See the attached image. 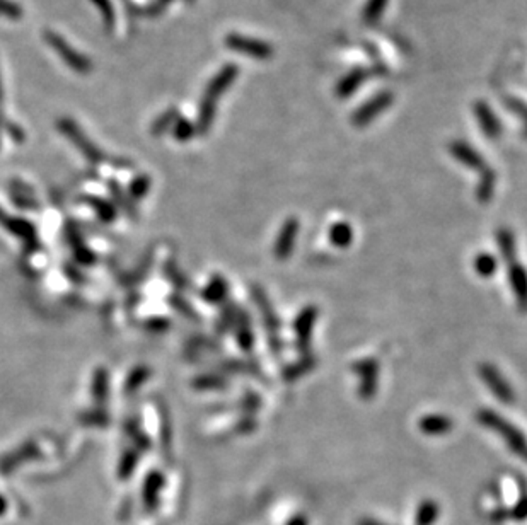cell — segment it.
Here are the masks:
<instances>
[{
  "mask_svg": "<svg viewBox=\"0 0 527 525\" xmlns=\"http://www.w3.org/2000/svg\"><path fill=\"white\" fill-rule=\"evenodd\" d=\"M238 73H239L238 65L227 64L212 77V80H210L208 86H206L205 94L200 102L197 131H200V133H206V131L210 130V127H212L213 123V118H215L219 98L232 86V82L235 80Z\"/></svg>",
  "mask_w": 527,
  "mask_h": 525,
  "instance_id": "cell-1",
  "label": "cell"
},
{
  "mask_svg": "<svg viewBox=\"0 0 527 525\" xmlns=\"http://www.w3.org/2000/svg\"><path fill=\"white\" fill-rule=\"evenodd\" d=\"M478 420H480V423L485 425L486 428L493 430L497 435L502 436L512 452L522 455L527 450V440L524 433H522L517 427H514L510 421H507L505 418L499 416L495 411L481 409L480 413H478Z\"/></svg>",
  "mask_w": 527,
  "mask_h": 525,
  "instance_id": "cell-2",
  "label": "cell"
},
{
  "mask_svg": "<svg viewBox=\"0 0 527 525\" xmlns=\"http://www.w3.org/2000/svg\"><path fill=\"white\" fill-rule=\"evenodd\" d=\"M43 38H45L48 46H50L51 50H53L55 53L64 60V64L72 68L73 72L80 73V75H87V73L94 68V65H92L89 58H87L84 53H80V51L73 50L72 45H70L67 39L62 38L58 33L46 29Z\"/></svg>",
  "mask_w": 527,
  "mask_h": 525,
  "instance_id": "cell-3",
  "label": "cell"
},
{
  "mask_svg": "<svg viewBox=\"0 0 527 525\" xmlns=\"http://www.w3.org/2000/svg\"><path fill=\"white\" fill-rule=\"evenodd\" d=\"M57 128L60 133H64L65 137H67L69 140L72 142L73 145H75L77 149L84 154V156H86V159L91 160V163L98 164L105 160V154H102L101 150H99L98 147H96L94 143L86 137V133L80 130V127L75 123V121L70 118H60L57 121Z\"/></svg>",
  "mask_w": 527,
  "mask_h": 525,
  "instance_id": "cell-4",
  "label": "cell"
},
{
  "mask_svg": "<svg viewBox=\"0 0 527 525\" xmlns=\"http://www.w3.org/2000/svg\"><path fill=\"white\" fill-rule=\"evenodd\" d=\"M224 43H226V46L229 50L249 55V57L258 58V60H267V58H270L274 55V48H271V45H268V43L256 38H249V36L235 35V33L226 36Z\"/></svg>",
  "mask_w": 527,
  "mask_h": 525,
  "instance_id": "cell-5",
  "label": "cell"
},
{
  "mask_svg": "<svg viewBox=\"0 0 527 525\" xmlns=\"http://www.w3.org/2000/svg\"><path fill=\"white\" fill-rule=\"evenodd\" d=\"M480 377L500 401H503L505 405L514 403V391H512L510 384H508L507 379L500 374V370L495 365H492V363H483V365H480Z\"/></svg>",
  "mask_w": 527,
  "mask_h": 525,
  "instance_id": "cell-6",
  "label": "cell"
},
{
  "mask_svg": "<svg viewBox=\"0 0 527 525\" xmlns=\"http://www.w3.org/2000/svg\"><path fill=\"white\" fill-rule=\"evenodd\" d=\"M353 370L357 372L360 379L359 392L364 399L372 398L377 389V377H379V363L374 358L360 360L359 363L353 365Z\"/></svg>",
  "mask_w": 527,
  "mask_h": 525,
  "instance_id": "cell-7",
  "label": "cell"
},
{
  "mask_svg": "<svg viewBox=\"0 0 527 525\" xmlns=\"http://www.w3.org/2000/svg\"><path fill=\"white\" fill-rule=\"evenodd\" d=\"M316 319H318V309L309 306L305 307L301 314H298V317L296 319V324H294V329H296L297 348L304 355L309 351V343H311L312 328H314L316 324Z\"/></svg>",
  "mask_w": 527,
  "mask_h": 525,
  "instance_id": "cell-8",
  "label": "cell"
},
{
  "mask_svg": "<svg viewBox=\"0 0 527 525\" xmlns=\"http://www.w3.org/2000/svg\"><path fill=\"white\" fill-rule=\"evenodd\" d=\"M391 102H393V95H391V93H381L374 95L370 101L357 109V113L353 115V123H355L357 127H364V125L370 123V121L377 118L384 109L389 108Z\"/></svg>",
  "mask_w": 527,
  "mask_h": 525,
  "instance_id": "cell-9",
  "label": "cell"
},
{
  "mask_svg": "<svg viewBox=\"0 0 527 525\" xmlns=\"http://www.w3.org/2000/svg\"><path fill=\"white\" fill-rule=\"evenodd\" d=\"M254 299H256L258 304H260V311L265 317V326H267L268 334H270L271 350H274V353H278L280 348H282V341H280L278 338V329H280L278 317H276V314L274 312V309H271V306L268 304L267 297H265V293L261 292V290L254 288Z\"/></svg>",
  "mask_w": 527,
  "mask_h": 525,
  "instance_id": "cell-10",
  "label": "cell"
},
{
  "mask_svg": "<svg viewBox=\"0 0 527 525\" xmlns=\"http://www.w3.org/2000/svg\"><path fill=\"white\" fill-rule=\"evenodd\" d=\"M298 234V220L289 219L280 229L275 242V256L278 259H287L294 252Z\"/></svg>",
  "mask_w": 527,
  "mask_h": 525,
  "instance_id": "cell-11",
  "label": "cell"
},
{
  "mask_svg": "<svg viewBox=\"0 0 527 525\" xmlns=\"http://www.w3.org/2000/svg\"><path fill=\"white\" fill-rule=\"evenodd\" d=\"M508 284L512 286L519 309L527 312V271L519 263L508 264Z\"/></svg>",
  "mask_w": 527,
  "mask_h": 525,
  "instance_id": "cell-12",
  "label": "cell"
},
{
  "mask_svg": "<svg viewBox=\"0 0 527 525\" xmlns=\"http://www.w3.org/2000/svg\"><path fill=\"white\" fill-rule=\"evenodd\" d=\"M451 154L454 156V159H458L459 163L464 164V166L474 169V171L485 172L486 169H490L488 166H486V163L483 160L480 154H478L473 147H470L464 142L451 143Z\"/></svg>",
  "mask_w": 527,
  "mask_h": 525,
  "instance_id": "cell-13",
  "label": "cell"
},
{
  "mask_svg": "<svg viewBox=\"0 0 527 525\" xmlns=\"http://www.w3.org/2000/svg\"><path fill=\"white\" fill-rule=\"evenodd\" d=\"M474 113H476L478 123H480L483 133L490 138H497L500 135V123L495 118L493 111L490 109V106H486L483 101H478L474 104Z\"/></svg>",
  "mask_w": 527,
  "mask_h": 525,
  "instance_id": "cell-14",
  "label": "cell"
},
{
  "mask_svg": "<svg viewBox=\"0 0 527 525\" xmlns=\"http://www.w3.org/2000/svg\"><path fill=\"white\" fill-rule=\"evenodd\" d=\"M420 430L427 435H444L452 430V420L442 414H429L420 420Z\"/></svg>",
  "mask_w": 527,
  "mask_h": 525,
  "instance_id": "cell-15",
  "label": "cell"
},
{
  "mask_svg": "<svg viewBox=\"0 0 527 525\" xmlns=\"http://www.w3.org/2000/svg\"><path fill=\"white\" fill-rule=\"evenodd\" d=\"M440 515V508L436 501L425 500L418 506L415 515V525H434Z\"/></svg>",
  "mask_w": 527,
  "mask_h": 525,
  "instance_id": "cell-16",
  "label": "cell"
},
{
  "mask_svg": "<svg viewBox=\"0 0 527 525\" xmlns=\"http://www.w3.org/2000/svg\"><path fill=\"white\" fill-rule=\"evenodd\" d=\"M178 118H179L178 109L169 108L168 111H164L162 115L157 116V120L152 123L150 131H152V135L159 137V135L166 133L168 130H172V127H175V123L178 121Z\"/></svg>",
  "mask_w": 527,
  "mask_h": 525,
  "instance_id": "cell-17",
  "label": "cell"
},
{
  "mask_svg": "<svg viewBox=\"0 0 527 525\" xmlns=\"http://www.w3.org/2000/svg\"><path fill=\"white\" fill-rule=\"evenodd\" d=\"M352 239H353V230L348 223L345 222L334 223V225L330 229V241L333 242L334 246H338V248H346V246L352 242Z\"/></svg>",
  "mask_w": 527,
  "mask_h": 525,
  "instance_id": "cell-18",
  "label": "cell"
},
{
  "mask_svg": "<svg viewBox=\"0 0 527 525\" xmlns=\"http://www.w3.org/2000/svg\"><path fill=\"white\" fill-rule=\"evenodd\" d=\"M366 77H367V73L364 71H355V72L348 73V75H346L345 79L341 80L340 84H338L337 94L340 95V98H346V95L353 94L357 91V87L360 86V82H362Z\"/></svg>",
  "mask_w": 527,
  "mask_h": 525,
  "instance_id": "cell-19",
  "label": "cell"
},
{
  "mask_svg": "<svg viewBox=\"0 0 527 525\" xmlns=\"http://www.w3.org/2000/svg\"><path fill=\"white\" fill-rule=\"evenodd\" d=\"M497 244H499L500 252L508 263H514L515 259V239L512 236L510 230L502 229L497 234Z\"/></svg>",
  "mask_w": 527,
  "mask_h": 525,
  "instance_id": "cell-20",
  "label": "cell"
},
{
  "mask_svg": "<svg viewBox=\"0 0 527 525\" xmlns=\"http://www.w3.org/2000/svg\"><path fill=\"white\" fill-rule=\"evenodd\" d=\"M493 191H495V174H493L490 169H486L485 172H481L480 185H478L476 190L478 200H480L481 203H486V201L492 200Z\"/></svg>",
  "mask_w": 527,
  "mask_h": 525,
  "instance_id": "cell-21",
  "label": "cell"
},
{
  "mask_svg": "<svg viewBox=\"0 0 527 525\" xmlns=\"http://www.w3.org/2000/svg\"><path fill=\"white\" fill-rule=\"evenodd\" d=\"M386 6H388V0H368L366 9H364L362 12L364 23L367 24L377 23L379 17H381L382 12L386 10Z\"/></svg>",
  "mask_w": 527,
  "mask_h": 525,
  "instance_id": "cell-22",
  "label": "cell"
},
{
  "mask_svg": "<svg viewBox=\"0 0 527 525\" xmlns=\"http://www.w3.org/2000/svg\"><path fill=\"white\" fill-rule=\"evenodd\" d=\"M98 10L101 12L102 21H105V26L108 29H113V26L116 23V14H115V7H113L111 0H91Z\"/></svg>",
  "mask_w": 527,
  "mask_h": 525,
  "instance_id": "cell-23",
  "label": "cell"
},
{
  "mask_svg": "<svg viewBox=\"0 0 527 525\" xmlns=\"http://www.w3.org/2000/svg\"><path fill=\"white\" fill-rule=\"evenodd\" d=\"M474 270L481 277H492L497 270V259L492 255H480L474 259Z\"/></svg>",
  "mask_w": 527,
  "mask_h": 525,
  "instance_id": "cell-24",
  "label": "cell"
},
{
  "mask_svg": "<svg viewBox=\"0 0 527 525\" xmlns=\"http://www.w3.org/2000/svg\"><path fill=\"white\" fill-rule=\"evenodd\" d=\"M195 131H197V127H195L191 121L181 118V116H179L178 121L175 123V127H172V133H175V137L178 138L179 142L190 140L195 135Z\"/></svg>",
  "mask_w": 527,
  "mask_h": 525,
  "instance_id": "cell-25",
  "label": "cell"
},
{
  "mask_svg": "<svg viewBox=\"0 0 527 525\" xmlns=\"http://www.w3.org/2000/svg\"><path fill=\"white\" fill-rule=\"evenodd\" d=\"M312 367H314V358H311V360L302 358V360H298L297 363H294V365L287 367L283 377H285L287 380H296L297 377H301L302 374H305L307 370H311Z\"/></svg>",
  "mask_w": 527,
  "mask_h": 525,
  "instance_id": "cell-26",
  "label": "cell"
},
{
  "mask_svg": "<svg viewBox=\"0 0 527 525\" xmlns=\"http://www.w3.org/2000/svg\"><path fill=\"white\" fill-rule=\"evenodd\" d=\"M226 282L222 278H215V280L210 284L208 288L205 290V299L210 300V302H217V300L222 299L226 295Z\"/></svg>",
  "mask_w": 527,
  "mask_h": 525,
  "instance_id": "cell-27",
  "label": "cell"
},
{
  "mask_svg": "<svg viewBox=\"0 0 527 525\" xmlns=\"http://www.w3.org/2000/svg\"><path fill=\"white\" fill-rule=\"evenodd\" d=\"M0 16H6L9 19H19L23 16V9L12 0H0Z\"/></svg>",
  "mask_w": 527,
  "mask_h": 525,
  "instance_id": "cell-28",
  "label": "cell"
},
{
  "mask_svg": "<svg viewBox=\"0 0 527 525\" xmlns=\"http://www.w3.org/2000/svg\"><path fill=\"white\" fill-rule=\"evenodd\" d=\"M0 128H2V130H6L7 133L10 135V137H12V138H16V140L19 142V143L23 142L24 138H26L24 131L21 130V128L17 127V125H14L12 121H9V120H7L6 116L2 115V113H0Z\"/></svg>",
  "mask_w": 527,
  "mask_h": 525,
  "instance_id": "cell-29",
  "label": "cell"
},
{
  "mask_svg": "<svg viewBox=\"0 0 527 525\" xmlns=\"http://www.w3.org/2000/svg\"><path fill=\"white\" fill-rule=\"evenodd\" d=\"M149 188H150L149 176H139V178L132 183V194H134L135 198H140L149 191Z\"/></svg>",
  "mask_w": 527,
  "mask_h": 525,
  "instance_id": "cell-30",
  "label": "cell"
},
{
  "mask_svg": "<svg viewBox=\"0 0 527 525\" xmlns=\"http://www.w3.org/2000/svg\"><path fill=\"white\" fill-rule=\"evenodd\" d=\"M87 201H89L91 205H94V207L99 208V215L102 217V219H111L113 217V207L109 203H106V201L102 200H98V198H87Z\"/></svg>",
  "mask_w": 527,
  "mask_h": 525,
  "instance_id": "cell-31",
  "label": "cell"
},
{
  "mask_svg": "<svg viewBox=\"0 0 527 525\" xmlns=\"http://www.w3.org/2000/svg\"><path fill=\"white\" fill-rule=\"evenodd\" d=\"M512 517L517 520L527 519V497L522 498V500L519 501V505L512 510Z\"/></svg>",
  "mask_w": 527,
  "mask_h": 525,
  "instance_id": "cell-32",
  "label": "cell"
},
{
  "mask_svg": "<svg viewBox=\"0 0 527 525\" xmlns=\"http://www.w3.org/2000/svg\"><path fill=\"white\" fill-rule=\"evenodd\" d=\"M169 2H171V0H157V2H154L152 7L147 10V14H150V16H157V14L164 10V7L168 6Z\"/></svg>",
  "mask_w": 527,
  "mask_h": 525,
  "instance_id": "cell-33",
  "label": "cell"
},
{
  "mask_svg": "<svg viewBox=\"0 0 527 525\" xmlns=\"http://www.w3.org/2000/svg\"><path fill=\"white\" fill-rule=\"evenodd\" d=\"M287 525H307V520H305L304 515H297V517H294V519L290 520V522Z\"/></svg>",
  "mask_w": 527,
  "mask_h": 525,
  "instance_id": "cell-34",
  "label": "cell"
},
{
  "mask_svg": "<svg viewBox=\"0 0 527 525\" xmlns=\"http://www.w3.org/2000/svg\"><path fill=\"white\" fill-rule=\"evenodd\" d=\"M359 525H384V524L377 522V520H372V519H362L359 522Z\"/></svg>",
  "mask_w": 527,
  "mask_h": 525,
  "instance_id": "cell-35",
  "label": "cell"
},
{
  "mask_svg": "<svg viewBox=\"0 0 527 525\" xmlns=\"http://www.w3.org/2000/svg\"><path fill=\"white\" fill-rule=\"evenodd\" d=\"M3 99V89H2V79H0V102H2Z\"/></svg>",
  "mask_w": 527,
  "mask_h": 525,
  "instance_id": "cell-36",
  "label": "cell"
}]
</instances>
